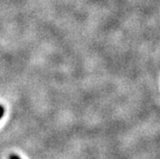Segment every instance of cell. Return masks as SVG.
<instances>
[{
    "label": "cell",
    "instance_id": "6da1fadb",
    "mask_svg": "<svg viewBox=\"0 0 160 159\" xmlns=\"http://www.w3.org/2000/svg\"><path fill=\"white\" fill-rule=\"evenodd\" d=\"M4 115V107L2 106H0V119L3 117Z\"/></svg>",
    "mask_w": 160,
    "mask_h": 159
},
{
    "label": "cell",
    "instance_id": "7a4b0ae2",
    "mask_svg": "<svg viewBox=\"0 0 160 159\" xmlns=\"http://www.w3.org/2000/svg\"><path fill=\"white\" fill-rule=\"evenodd\" d=\"M9 159H20V158H19V156L17 155V154H11L10 157H9Z\"/></svg>",
    "mask_w": 160,
    "mask_h": 159
}]
</instances>
